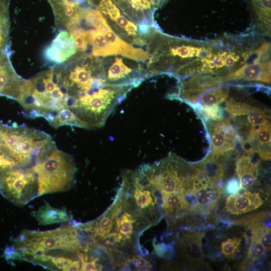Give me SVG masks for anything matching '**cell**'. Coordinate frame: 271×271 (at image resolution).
I'll use <instances>...</instances> for the list:
<instances>
[{"mask_svg": "<svg viewBox=\"0 0 271 271\" xmlns=\"http://www.w3.org/2000/svg\"><path fill=\"white\" fill-rule=\"evenodd\" d=\"M268 217V213L259 212L242 218L236 221L235 223L244 226L250 230L251 232H255L269 226L265 225V221Z\"/></svg>", "mask_w": 271, "mask_h": 271, "instance_id": "cell-22", "label": "cell"}, {"mask_svg": "<svg viewBox=\"0 0 271 271\" xmlns=\"http://www.w3.org/2000/svg\"><path fill=\"white\" fill-rule=\"evenodd\" d=\"M6 5L5 2H0V50L6 36Z\"/></svg>", "mask_w": 271, "mask_h": 271, "instance_id": "cell-30", "label": "cell"}, {"mask_svg": "<svg viewBox=\"0 0 271 271\" xmlns=\"http://www.w3.org/2000/svg\"><path fill=\"white\" fill-rule=\"evenodd\" d=\"M246 115L249 124L253 127L269 124V116L259 107L252 106Z\"/></svg>", "mask_w": 271, "mask_h": 271, "instance_id": "cell-24", "label": "cell"}, {"mask_svg": "<svg viewBox=\"0 0 271 271\" xmlns=\"http://www.w3.org/2000/svg\"><path fill=\"white\" fill-rule=\"evenodd\" d=\"M270 124L258 126L256 129V137L258 143L257 154L261 160H270Z\"/></svg>", "mask_w": 271, "mask_h": 271, "instance_id": "cell-20", "label": "cell"}, {"mask_svg": "<svg viewBox=\"0 0 271 271\" xmlns=\"http://www.w3.org/2000/svg\"><path fill=\"white\" fill-rule=\"evenodd\" d=\"M229 88L221 86L209 88L199 97V104L201 106L218 105L224 102L228 97Z\"/></svg>", "mask_w": 271, "mask_h": 271, "instance_id": "cell-19", "label": "cell"}, {"mask_svg": "<svg viewBox=\"0 0 271 271\" xmlns=\"http://www.w3.org/2000/svg\"><path fill=\"white\" fill-rule=\"evenodd\" d=\"M259 163V160H254L252 155H242L237 159L236 171L241 188H247L254 184L258 175Z\"/></svg>", "mask_w": 271, "mask_h": 271, "instance_id": "cell-15", "label": "cell"}, {"mask_svg": "<svg viewBox=\"0 0 271 271\" xmlns=\"http://www.w3.org/2000/svg\"><path fill=\"white\" fill-rule=\"evenodd\" d=\"M209 130L210 141L213 149V154L221 156L225 152L234 149L238 137H231L218 128L213 122H211Z\"/></svg>", "mask_w": 271, "mask_h": 271, "instance_id": "cell-17", "label": "cell"}, {"mask_svg": "<svg viewBox=\"0 0 271 271\" xmlns=\"http://www.w3.org/2000/svg\"><path fill=\"white\" fill-rule=\"evenodd\" d=\"M128 18L140 25L156 27L154 14L168 0H111Z\"/></svg>", "mask_w": 271, "mask_h": 271, "instance_id": "cell-8", "label": "cell"}, {"mask_svg": "<svg viewBox=\"0 0 271 271\" xmlns=\"http://www.w3.org/2000/svg\"><path fill=\"white\" fill-rule=\"evenodd\" d=\"M115 227L116 230L126 239H129L132 233L133 225L136 219L131 214L124 212L119 216L116 217Z\"/></svg>", "mask_w": 271, "mask_h": 271, "instance_id": "cell-23", "label": "cell"}, {"mask_svg": "<svg viewBox=\"0 0 271 271\" xmlns=\"http://www.w3.org/2000/svg\"><path fill=\"white\" fill-rule=\"evenodd\" d=\"M134 262L137 269H148L152 266L151 264L146 259L141 256H134Z\"/></svg>", "mask_w": 271, "mask_h": 271, "instance_id": "cell-35", "label": "cell"}, {"mask_svg": "<svg viewBox=\"0 0 271 271\" xmlns=\"http://www.w3.org/2000/svg\"><path fill=\"white\" fill-rule=\"evenodd\" d=\"M82 233L78 226L45 231L25 230L6 249L5 256L8 259H21L26 255L56 250L85 252L92 241L83 240Z\"/></svg>", "mask_w": 271, "mask_h": 271, "instance_id": "cell-3", "label": "cell"}, {"mask_svg": "<svg viewBox=\"0 0 271 271\" xmlns=\"http://www.w3.org/2000/svg\"><path fill=\"white\" fill-rule=\"evenodd\" d=\"M220 156L212 154L195 165L199 175L207 182L218 185L224 175V168Z\"/></svg>", "mask_w": 271, "mask_h": 271, "instance_id": "cell-14", "label": "cell"}, {"mask_svg": "<svg viewBox=\"0 0 271 271\" xmlns=\"http://www.w3.org/2000/svg\"><path fill=\"white\" fill-rule=\"evenodd\" d=\"M148 78L167 73L176 76L186 64L195 59L209 58L210 41L200 42L171 36L156 28L147 45Z\"/></svg>", "mask_w": 271, "mask_h": 271, "instance_id": "cell-2", "label": "cell"}, {"mask_svg": "<svg viewBox=\"0 0 271 271\" xmlns=\"http://www.w3.org/2000/svg\"><path fill=\"white\" fill-rule=\"evenodd\" d=\"M77 252L65 250H52L23 256L21 259L55 270H79L80 261Z\"/></svg>", "mask_w": 271, "mask_h": 271, "instance_id": "cell-9", "label": "cell"}, {"mask_svg": "<svg viewBox=\"0 0 271 271\" xmlns=\"http://www.w3.org/2000/svg\"><path fill=\"white\" fill-rule=\"evenodd\" d=\"M251 242L245 261L256 260L265 253V249L261 244L257 233H251Z\"/></svg>", "mask_w": 271, "mask_h": 271, "instance_id": "cell-25", "label": "cell"}, {"mask_svg": "<svg viewBox=\"0 0 271 271\" xmlns=\"http://www.w3.org/2000/svg\"><path fill=\"white\" fill-rule=\"evenodd\" d=\"M251 106L250 104L244 102L230 100L225 101L223 109L231 116H241L247 114Z\"/></svg>", "mask_w": 271, "mask_h": 271, "instance_id": "cell-26", "label": "cell"}, {"mask_svg": "<svg viewBox=\"0 0 271 271\" xmlns=\"http://www.w3.org/2000/svg\"><path fill=\"white\" fill-rule=\"evenodd\" d=\"M125 239L119 232H113L109 233L101 239L107 245L114 246L117 243L123 244Z\"/></svg>", "mask_w": 271, "mask_h": 271, "instance_id": "cell-31", "label": "cell"}, {"mask_svg": "<svg viewBox=\"0 0 271 271\" xmlns=\"http://www.w3.org/2000/svg\"><path fill=\"white\" fill-rule=\"evenodd\" d=\"M156 254L161 257L168 259L172 258L174 255L173 247L165 243H160L156 245L155 247Z\"/></svg>", "mask_w": 271, "mask_h": 271, "instance_id": "cell-32", "label": "cell"}, {"mask_svg": "<svg viewBox=\"0 0 271 271\" xmlns=\"http://www.w3.org/2000/svg\"><path fill=\"white\" fill-rule=\"evenodd\" d=\"M161 205L166 213L177 214L181 212L185 209L183 192L164 194Z\"/></svg>", "mask_w": 271, "mask_h": 271, "instance_id": "cell-21", "label": "cell"}, {"mask_svg": "<svg viewBox=\"0 0 271 271\" xmlns=\"http://www.w3.org/2000/svg\"><path fill=\"white\" fill-rule=\"evenodd\" d=\"M63 71L53 70L52 79L59 90L58 100L44 117L55 128L70 125L101 127L134 88L110 83L102 57L81 56Z\"/></svg>", "mask_w": 271, "mask_h": 271, "instance_id": "cell-1", "label": "cell"}, {"mask_svg": "<svg viewBox=\"0 0 271 271\" xmlns=\"http://www.w3.org/2000/svg\"><path fill=\"white\" fill-rule=\"evenodd\" d=\"M34 216L38 223L42 225L66 222L70 220L66 209L53 207L48 203L35 212Z\"/></svg>", "mask_w": 271, "mask_h": 271, "instance_id": "cell-18", "label": "cell"}, {"mask_svg": "<svg viewBox=\"0 0 271 271\" xmlns=\"http://www.w3.org/2000/svg\"><path fill=\"white\" fill-rule=\"evenodd\" d=\"M196 200L195 213H209L217 205L221 193V188L202 178L196 171L188 186Z\"/></svg>", "mask_w": 271, "mask_h": 271, "instance_id": "cell-10", "label": "cell"}, {"mask_svg": "<svg viewBox=\"0 0 271 271\" xmlns=\"http://www.w3.org/2000/svg\"><path fill=\"white\" fill-rule=\"evenodd\" d=\"M226 190L228 193L235 194L241 189L240 182L236 178L230 179L226 185Z\"/></svg>", "mask_w": 271, "mask_h": 271, "instance_id": "cell-34", "label": "cell"}, {"mask_svg": "<svg viewBox=\"0 0 271 271\" xmlns=\"http://www.w3.org/2000/svg\"><path fill=\"white\" fill-rule=\"evenodd\" d=\"M258 235L260 241L263 246L265 251L270 249V226H268L259 232H256Z\"/></svg>", "mask_w": 271, "mask_h": 271, "instance_id": "cell-33", "label": "cell"}, {"mask_svg": "<svg viewBox=\"0 0 271 271\" xmlns=\"http://www.w3.org/2000/svg\"><path fill=\"white\" fill-rule=\"evenodd\" d=\"M263 203L259 193L245 191L229 196L226 199L225 208L230 214L240 215L255 210Z\"/></svg>", "mask_w": 271, "mask_h": 271, "instance_id": "cell-13", "label": "cell"}, {"mask_svg": "<svg viewBox=\"0 0 271 271\" xmlns=\"http://www.w3.org/2000/svg\"><path fill=\"white\" fill-rule=\"evenodd\" d=\"M98 260L99 258L95 257L89 259L88 255H86L84 257L80 259V270H101L103 266L102 265L97 263Z\"/></svg>", "mask_w": 271, "mask_h": 271, "instance_id": "cell-29", "label": "cell"}, {"mask_svg": "<svg viewBox=\"0 0 271 271\" xmlns=\"http://www.w3.org/2000/svg\"><path fill=\"white\" fill-rule=\"evenodd\" d=\"M97 9L112 30L121 39L132 45H147L153 32L158 27L137 24L111 0H101Z\"/></svg>", "mask_w": 271, "mask_h": 271, "instance_id": "cell-5", "label": "cell"}, {"mask_svg": "<svg viewBox=\"0 0 271 271\" xmlns=\"http://www.w3.org/2000/svg\"><path fill=\"white\" fill-rule=\"evenodd\" d=\"M35 171L39 196L68 190L74 182L75 166L72 157L57 148L38 162Z\"/></svg>", "mask_w": 271, "mask_h": 271, "instance_id": "cell-4", "label": "cell"}, {"mask_svg": "<svg viewBox=\"0 0 271 271\" xmlns=\"http://www.w3.org/2000/svg\"><path fill=\"white\" fill-rule=\"evenodd\" d=\"M270 61L246 63L233 72L221 76L223 82L244 81L270 83Z\"/></svg>", "mask_w": 271, "mask_h": 271, "instance_id": "cell-11", "label": "cell"}, {"mask_svg": "<svg viewBox=\"0 0 271 271\" xmlns=\"http://www.w3.org/2000/svg\"><path fill=\"white\" fill-rule=\"evenodd\" d=\"M241 241L240 237H233L222 241L220 244L221 252L226 257L233 259L237 252Z\"/></svg>", "mask_w": 271, "mask_h": 271, "instance_id": "cell-27", "label": "cell"}, {"mask_svg": "<svg viewBox=\"0 0 271 271\" xmlns=\"http://www.w3.org/2000/svg\"><path fill=\"white\" fill-rule=\"evenodd\" d=\"M0 193L18 206L27 204L39 196V184L35 169L16 168L0 175Z\"/></svg>", "mask_w": 271, "mask_h": 271, "instance_id": "cell-6", "label": "cell"}, {"mask_svg": "<svg viewBox=\"0 0 271 271\" xmlns=\"http://www.w3.org/2000/svg\"><path fill=\"white\" fill-rule=\"evenodd\" d=\"M204 232L186 233L181 237V247L185 258L193 264L203 261L202 239Z\"/></svg>", "mask_w": 271, "mask_h": 271, "instance_id": "cell-16", "label": "cell"}, {"mask_svg": "<svg viewBox=\"0 0 271 271\" xmlns=\"http://www.w3.org/2000/svg\"><path fill=\"white\" fill-rule=\"evenodd\" d=\"M102 58L105 76L112 84L136 87L148 78L146 67L140 62L134 61L127 63V57L120 55Z\"/></svg>", "mask_w": 271, "mask_h": 271, "instance_id": "cell-7", "label": "cell"}, {"mask_svg": "<svg viewBox=\"0 0 271 271\" xmlns=\"http://www.w3.org/2000/svg\"><path fill=\"white\" fill-rule=\"evenodd\" d=\"M77 53L74 39L68 32H60L45 52L46 58L50 61L60 64Z\"/></svg>", "mask_w": 271, "mask_h": 271, "instance_id": "cell-12", "label": "cell"}, {"mask_svg": "<svg viewBox=\"0 0 271 271\" xmlns=\"http://www.w3.org/2000/svg\"><path fill=\"white\" fill-rule=\"evenodd\" d=\"M197 111H201L204 114L209 117V119L215 121L223 120L225 117V112L224 109L218 105L212 106H201Z\"/></svg>", "mask_w": 271, "mask_h": 271, "instance_id": "cell-28", "label": "cell"}]
</instances>
